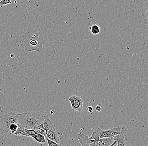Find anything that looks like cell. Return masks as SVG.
Masks as SVG:
<instances>
[{
    "label": "cell",
    "instance_id": "obj_10",
    "mask_svg": "<svg viewBox=\"0 0 148 146\" xmlns=\"http://www.w3.org/2000/svg\"><path fill=\"white\" fill-rule=\"evenodd\" d=\"M127 134H122L116 136V146H127Z\"/></svg>",
    "mask_w": 148,
    "mask_h": 146
},
{
    "label": "cell",
    "instance_id": "obj_11",
    "mask_svg": "<svg viewBox=\"0 0 148 146\" xmlns=\"http://www.w3.org/2000/svg\"><path fill=\"white\" fill-rule=\"evenodd\" d=\"M103 146H110L116 141V136L101 138Z\"/></svg>",
    "mask_w": 148,
    "mask_h": 146
},
{
    "label": "cell",
    "instance_id": "obj_3",
    "mask_svg": "<svg viewBox=\"0 0 148 146\" xmlns=\"http://www.w3.org/2000/svg\"><path fill=\"white\" fill-rule=\"evenodd\" d=\"M17 113L11 112L0 115V127L3 135L9 134V127L11 125L17 124Z\"/></svg>",
    "mask_w": 148,
    "mask_h": 146
},
{
    "label": "cell",
    "instance_id": "obj_21",
    "mask_svg": "<svg viewBox=\"0 0 148 146\" xmlns=\"http://www.w3.org/2000/svg\"><path fill=\"white\" fill-rule=\"evenodd\" d=\"M87 110L88 111V112L90 113H92L93 111V108L91 106H88L87 108Z\"/></svg>",
    "mask_w": 148,
    "mask_h": 146
},
{
    "label": "cell",
    "instance_id": "obj_16",
    "mask_svg": "<svg viewBox=\"0 0 148 146\" xmlns=\"http://www.w3.org/2000/svg\"><path fill=\"white\" fill-rule=\"evenodd\" d=\"M90 138L92 140H95L96 141V143L98 142V141H99L100 138H99V134H98V132L97 130H95L93 131L92 132V135L91 137H90Z\"/></svg>",
    "mask_w": 148,
    "mask_h": 146
},
{
    "label": "cell",
    "instance_id": "obj_13",
    "mask_svg": "<svg viewBox=\"0 0 148 146\" xmlns=\"http://www.w3.org/2000/svg\"><path fill=\"white\" fill-rule=\"evenodd\" d=\"M89 29L92 35H97L101 32L100 27L96 24H94L91 26L89 27Z\"/></svg>",
    "mask_w": 148,
    "mask_h": 146
},
{
    "label": "cell",
    "instance_id": "obj_1",
    "mask_svg": "<svg viewBox=\"0 0 148 146\" xmlns=\"http://www.w3.org/2000/svg\"><path fill=\"white\" fill-rule=\"evenodd\" d=\"M22 37L21 45L26 52L35 51L40 53L42 51L45 41L44 37L40 34H24Z\"/></svg>",
    "mask_w": 148,
    "mask_h": 146
},
{
    "label": "cell",
    "instance_id": "obj_4",
    "mask_svg": "<svg viewBox=\"0 0 148 146\" xmlns=\"http://www.w3.org/2000/svg\"><path fill=\"white\" fill-rule=\"evenodd\" d=\"M97 131L99 138L112 137L122 134H127V128L124 126L119 125L108 130H103L98 127Z\"/></svg>",
    "mask_w": 148,
    "mask_h": 146
},
{
    "label": "cell",
    "instance_id": "obj_15",
    "mask_svg": "<svg viewBox=\"0 0 148 146\" xmlns=\"http://www.w3.org/2000/svg\"><path fill=\"white\" fill-rule=\"evenodd\" d=\"M18 127V124L17 123L12 124L10 125L9 129V134L10 135L14 134L16 132Z\"/></svg>",
    "mask_w": 148,
    "mask_h": 146
},
{
    "label": "cell",
    "instance_id": "obj_23",
    "mask_svg": "<svg viewBox=\"0 0 148 146\" xmlns=\"http://www.w3.org/2000/svg\"><path fill=\"white\" fill-rule=\"evenodd\" d=\"M2 135H3V134L1 130V127H0V136Z\"/></svg>",
    "mask_w": 148,
    "mask_h": 146
},
{
    "label": "cell",
    "instance_id": "obj_17",
    "mask_svg": "<svg viewBox=\"0 0 148 146\" xmlns=\"http://www.w3.org/2000/svg\"><path fill=\"white\" fill-rule=\"evenodd\" d=\"M25 132L26 133L27 136V137L31 136H32L36 134L35 131L33 129H27L25 128Z\"/></svg>",
    "mask_w": 148,
    "mask_h": 146
},
{
    "label": "cell",
    "instance_id": "obj_8",
    "mask_svg": "<svg viewBox=\"0 0 148 146\" xmlns=\"http://www.w3.org/2000/svg\"><path fill=\"white\" fill-rule=\"evenodd\" d=\"M79 142L82 146H97L95 140L91 139L87 135L79 132L77 135Z\"/></svg>",
    "mask_w": 148,
    "mask_h": 146
},
{
    "label": "cell",
    "instance_id": "obj_18",
    "mask_svg": "<svg viewBox=\"0 0 148 146\" xmlns=\"http://www.w3.org/2000/svg\"><path fill=\"white\" fill-rule=\"evenodd\" d=\"M46 139H47V142H48V145L47 146H62L61 144H57L56 142L51 141L48 138Z\"/></svg>",
    "mask_w": 148,
    "mask_h": 146
},
{
    "label": "cell",
    "instance_id": "obj_26",
    "mask_svg": "<svg viewBox=\"0 0 148 146\" xmlns=\"http://www.w3.org/2000/svg\"><path fill=\"white\" fill-rule=\"evenodd\" d=\"M116 144H115V145H114V146H116Z\"/></svg>",
    "mask_w": 148,
    "mask_h": 146
},
{
    "label": "cell",
    "instance_id": "obj_9",
    "mask_svg": "<svg viewBox=\"0 0 148 146\" xmlns=\"http://www.w3.org/2000/svg\"><path fill=\"white\" fill-rule=\"evenodd\" d=\"M46 137L51 141L56 142L57 144H61V138L56 132L55 127L51 128L46 132Z\"/></svg>",
    "mask_w": 148,
    "mask_h": 146
},
{
    "label": "cell",
    "instance_id": "obj_24",
    "mask_svg": "<svg viewBox=\"0 0 148 146\" xmlns=\"http://www.w3.org/2000/svg\"><path fill=\"white\" fill-rule=\"evenodd\" d=\"M1 110H2L1 107V106H0V112H1Z\"/></svg>",
    "mask_w": 148,
    "mask_h": 146
},
{
    "label": "cell",
    "instance_id": "obj_14",
    "mask_svg": "<svg viewBox=\"0 0 148 146\" xmlns=\"http://www.w3.org/2000/svg\"><path fill=\"white\" fill-rule=\"evenodd\" d=\"M14 135L16 136H26L27 134L25 132V128L21 126L20 125L18 124V127L16 132L14 134Z\"/></svg>",
    "mask_w": 148,
    "mask_h": 146
},
{
    "label": "cell",
    "instance_id": "obj_7",
    "mask_svg": "<svg viewBox=\"0 0 148 146\" xmlns=\"http://www.w3.org/2000/svg\"><path fill=\"white\" fill-rule=\"evenodd\" d=\"M36 126L44 129L46 132L51 127H55V124L51 121L48 114H42V121L39 125Z\"/></svg>",
    "mask_w": 148,
    "mask_h": 146
},
{
    "label": "cell",
    "instance_id": "obj_22",
    "mask_svg": "<svg viewBox=\"0 0 148 146\" xmlns=\"http://www.w3.org/2000/svg\"><path fill=\"white\" fill-rule=\"evenodd\" d=\"M116 144V141H115L114 142V143H113V144L111 145L110 146H114Z\"/></svg>",
    "mask_w": 148,
    "mask_h": 146
},
{
    "label": "cell",
    "instance_id": "obj_25",
    "mask_svg": "<svg viewBox=\"0 0 148 146\" xmlns=\"http://www.w3.org/2000/svg\"><path fill=\"white\" fill-rule=\"evenodd\" d=\"M1 91V87H0V92Z\"/></svg>",
    "mask_w": 148,
    "mask_h": 146
},
{
    "label": "cell",
    "instance_id": "obj_12",
    "mask_svg": "<svg viewBox=\"0 0 148 146\" xmlns=\"http://www.w3.org/2000/svg\"><path fill=\"white\" fill-rule=\"evenodd\" d=\"M30 137L32 138L38 143H40L41 144L46 143V136L41 134H36Z\"/></svg>",
    "mask_w": 148,
    "mask_h": 146
},
{
    "label": "cell",
    "instance_id": "obj_20",
    "mask_svg": "<svg viewBox=\"0 0 148 146\" xmlns=\"http://www.w3.org/2000/svg\"><path fill=\"white\" fill-rule=\"evenodd\" d=\"M103 109V107L101 104H99L96 106V110L98 112H100Z\"/></svg>",
    "mask_w": 148,
    "mask_h": 146
},
{
    "label": "cell",
    "instance_id": "obj_5",
    "mask_svg": "<svg viewBox=\"0 0 148 146\" xmlns=\"http://www.w3.org/2000/svg\"><path fill=\"white\" fill-rule=\"evenodd\" d=\"M69 100L73 110L77 111L79 112L82 111L83 108V103L81 97L76 95H73L69 98Z\"/></svg>",
    "mask_w": 148,
    "mask_h": 146
},
{
    "label": "cell",
    "instance_id": "obj_6",
    "mask_svg": "<svg viewBox=\"0 0 148 146\" xmlns=\"http://www.w3.org/2000/svg\"><path fill=\"white\" fill-rule=\"evenodd\" d=\"M139 10L145 23L147 25L148 1H134Z\"/></svg>",
    "mask_w": 148,
    "mask_h": 146
},
{
    "label": "cell",
    "instance_id": "obj_2",
    "mask_svg": "<svg viewBox=\"0 0 148 146\" xmlns=\"http://www.w3.org/2000/svg\"><path fill=\"white\" fill-rule=\"evenodd\" d=\"M42 114L37 112L17 113V124L26 129H32L42 121Z\"/></svg>",
    "mask_w": 148,
    "mask_h": 146
},
{
    "label": "cell",
    "instance_id": "obj_19",
    "mask_svg": "<svg viewBox=\"0 0 148 146\" xmlns=\"http://www.w3.org/2000/svg\"><path fill=\"white\" fill-rule=\"evenodd\" d=\"M11 3H12V1L10 0H2L0 1V7L10 4Z\"/></svg>",
    "mask_w": 148,
    "mask_h": 146
}]
</instances>
